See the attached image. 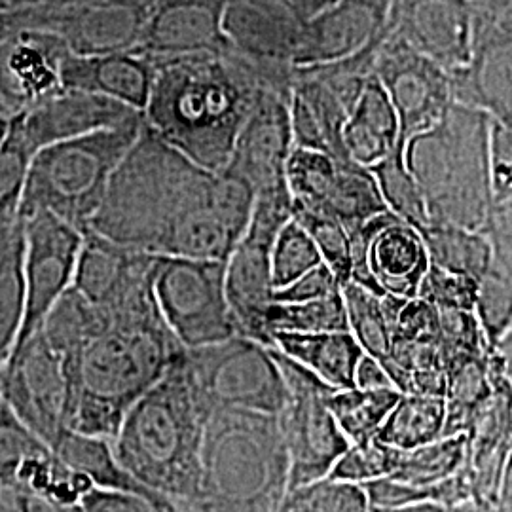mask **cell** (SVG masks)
<instances>
[{
    "label": "cell",
    "mask_w": 512,
    "mask_h": 512,
    "mask_svg": "<svg viewBox=\"0 0 512 512\" xmlns=\"http://www.w3.org/2000/svg\"><path fill=\"white\" fill-rule=\"evenodd\" d=\"M253 205L249 184L192 162L145 124L88 232L147 255L228 260Z\"/></svg>",
    "instance_id": "cell-1"
},
{
    "label": "cell",
    "mask_w": 512,
    "mask_h": 512,
    "mask_svg": "<svg viewBox=\"0 0 512 512\" xmlns=\"http://www.w3.org/2000/svg\"><path fill=\"white\" fill-rule=\"evenodd\" d=\"M107 311V323L71 357L69 429L112 440L131 406L183 357L152 287Z\"/></svg>",
    "instance_id": "cell-2"
},
{
    "label": "cell",
    "mask_w": 512,
    "mask_h": 512,
    "mask_svg": "<svg viewBox=\"0 0 512 512\" xmlns=\"http://www.w3.org/2000/svg\"><path fill=\"white\" fill-rule=\"evenodd\" d=\"M152 63L154 84L143 110L145 124L192 162L224 171L258 99L274 86L232 50Z\"/></svg>",
    "instance_id": "cell-3"
},
{
    "label": "cell",
    "mask_w": 512,
    "mask_h": 512,
    "mask_svg": "<svg viewBox=\"0 0 512 512\" xmlns=\"http://www.w3.org/2000/svg\"><path fill=\"white\" fill-rule=\"evenodd\" d=\"M184 353L131 406L110 442L139 484L181 509H192L200 497L203 439L211 412L188 376Z\"/></svg>",
    "instance_id": "cell-4"
},
{
    "label": "cell",
    "mask_w": 512,
    "mask_h": 512,
    "mask_svg": "<svg viewBox=\"0 0 512 512\" xmlns=\"http://www.w3.org/2000/svg\"><path fill=\"white\" fill-rule=\"evenodd\" d=\"M492 118L454 103L435 128L410 139L404 160L418 183L429 224L488 236L494 217Z\"/></svg>",
    "instance_id": "cell-5"
},
{
    "label": "cell",
    "mask_w": 512,
    "mask_h": 512,
    "mask_svg": "<svg viewBox=\"0 0 512 512\" xmlns=\"http://www.w3.org/2000/svg\"><path fill=\"white\" fill-rule=\"evenodd\" d=\"M291 459L277 416L219 410L207 421L202 486L192 512H275L289 494Z\"/></svg>",
    "instance_id": "cell-6"
},
{
    "label": "cell",
    "mask_w": 512,
    "mask_h": 512,
    "mask_svg": "<svg viewBox=\"0 0 512 512\" xmlns=\"http://www.w3.org/2000/svg\"><path fill=\"white\" fill-rule=\"evenodd\" d=\"M143 128L141 114L122 126L42 148L29 169L19 219L50 213L86 234Z\"/></svg>",
    "instance_id": "cell-7"
},
{
    "label": "cell",
    "mask_w": 512,
    "mask_h": 512,
    "mask_svg": "<svg viewBox=\"0 0 512 512\" xmlns=\"http://www.w3.org/2000/svg\"><path fill=\"white\" fill-rule=\"evenodd\" d=\"M184 365L207 410H239L279 416L287 403V384L268 348L245 336L213 346L186 349Z\"/></svg>",
    "instance_id": "cell-8"
},
{
    "label": "cell",
    "mask_w": 512,
    "mask_h": 512,
    "mask_svg": "<svg viewBox=\"0 0 512 512\" xmlns=\"http://www.w3.org/2000/svg\"><path fill=\"white\" fill-rule=\"evenodd\" d=\"M152 291L167 327L184 349L239 336L226 298V260L156 256Z\"/></svg>",
    "instance_id": "cell-9"
},
{
    "label": "cell",
    "mask_w": 512,
    "mask_h": 512,
    "mask_svg": "<svg viewBox=\"0 0 512 512\" xmlns=\"http://www.w3.org/2000/svg\"><path fill=\"white\" fill-rule=\"evenodd\" d=\"M274 357L287 384V403L277 421L291 459V492L329 478L332 467L351 444L329 408V397L338 389L321 382L279 349L274 348Z\"/></svg>",
    "instance_id": "cell-10"
},
{
    "label": "cell",
    "mask_w": 512,
    "mask_h": 512,
    "mask_svg": "<svg viewBox=\"0 0 512 512\" xmlns=\"http://www.w3.org/2000/svg\"><path fill=\"white\" fill-rule=\"evenodd\" d=\"M287 184L293 205L340 220L349 234L389 211L370 169L325 152L294 148Z\"/></svg>",
    "instance_id": "cell-11"
},
{
    "label": "cell",
    "mask_w": 512,
    "mask_h": 512,
    "mask_svg": "<svg viewBox=\"0 0 512 512\" xmlns=\"http://www.w3.org/2000/svg\"><path fill=\"white\" fill-rule=\"evenodd\" d=\"M0 399L52 450L69 431L65 363L40 330L12 351L0 376Z\"/></svg>",
    "instance_id": "cell-12"
},
{
    "label": "cell",
    "mask_w": 512,
    "mask_h": 512,
    "mask_svg": "<svg viewBox=\"0 0 512 512\" xmlns=\"http://www.w3.org/2000/svg\"><path fill=\"white\" fill-rule=\"evenodd\" d=\"M351 262L349 281L403 300L418 298L431 264L420 230L389 211L351 234Z\"/></svg>",
    "instance_id": "cell-13"
},
{
    "label": "cell",
    "mask_w": 512,
    "mask_h": 512,
    "mask_svg": "<svg viewBox=\"0 0 512 512\" xmlns=\"http://www.w3.org/2000/svg\"><path fill=\"white\" fill-rule=\"evenodd\" d=\"M374 74L397 112L401 143L435 128L454 101L452 76L433 59L391 37L385 23Z\"/></svg>",
    "instance_id": "cell-14"
},
{
    "label": "cell",
    "mask_w": 512,
    "mask_h": 512,
    "mask_svg": "<svg viewBox=\"0 0 512 512\" xmlns=\"http://www.w3.org/2000/svg\"><path fill=\"white\" fill-rule=\"evenodd\" d=\"M21 220L25 232V317L16 346L40 330L61 296L73 287L86 236L50 213Z\"/></svg>",
    "instance_id": "cell-15"
},
{
    "label": "cell",
    "mask_w": 512,
    "mask_h": 512,
    "mask_svg": "<svg viewBox=\"0 0 512 512\" xmlns=\"http://www.w3.org/2000/svg\"><path fill=\"white\" fill-rule=\"evenodd\" d=\"M18 29L54 33L76 55L128 52L139 46L148 10L120 0L57 8H16Z\"/></svg>",
    "instance_id": "cell-16"
},
{
    "label": "cell",
    "mask_w": 512,
    "mask_h": 512,
    "mask_svg": "<svg viewBox=\"0 0 512 512\" xmlns=\"http://www.w3.org/2000/svg\"><path fill=\"white\" fill-rule=\"evenodd\" d=\"M302 23L279 0H226L224 35L279 92L293 88L294 54Z\"/></svg>",
    "instance_id": "cell-17"
},
{
    "label": "cell",
    "mask_w": 512,
    "mask_h": 512,
    "mask_svg": "<svg viewBox=\"0 0 512 512\" xmlns=\"http://www.w3.org/2000/svg\"><path fill=\"white\" fill-rule=\"evenodd\" d=\"M452 86L456 103L512 126V8H473V55Z\"/></svg>",
    "instance_id": "cell-18"
},
{
    "label": "cell",
    "mask_w": 512,
    "mask_h": 512,
    "mask_svg": "<svg viewBox=\"0 0 512 512\" xmlns=\"http://www.w3.org/2000/svg\"><path fill=\"white\" fill-rule=\"evenodd\" d=\"M387 31L450 76L463 71L473 55V8L467 0H389Z\"/></svg>",
    "instance_id": "cell-19"
},
{
    "label": "cell",
    "mask_w": 512,
    "mask_h": 512,
    "mask_svg": "<svg viewBox=\"0 0 512 512\" xmlns=\"http://www.w3.org/2000/svg\"><path fill=\"white\" fill-rule=\"evenodd\" d=\"M283 228L251 217L243 238L226 260V298L238 334L268 348H274L266 325L268 311L274 306L272 247Z\"/></svg>",
    "instance_id": "cell-20"
},
{
    "label": "cell",
    "mask_w": 512,
    "mask_h": 512,
    "mask_svg": "<svg viewBox=\"0 0 512 512\" xmlns=\"http://www.w3.org/2000/svg\"><path fill=\"white\" fill-rule=\"evenodd\" d=\"M71 50L40 29H16L0 38V99L10 116L35 109L63 90Z\"/></svg>",
    "instance_id": "cell-21"
},
{
    "label": "cell",
    "mask_w": 512,
    "mask_h": 512,
    "mask_svg": "<svg viewBox=\"0 0 512 512\" xmlns=\"http://www.w3.org/2000/svg\"><path fill=\"white\" fill-rule=\"evenodd\" d=\"M289 99L291 95L272 88L262 93L224 169L249 184L255 196L287 186V164L294 150Z\"/></svg>",
    "instance_id": "cell-22"
},
{
    "label": "cell",
    "mask_w": 512,
    "mask_h": 512,
    "mask_svg": "<svg viewBox=\"0 0 512 512\" xmlns=\"http://www.w3.org/2000/svg\"><path fill=\"white\" fill-rule=\"evenodd\" d=\"M224 8L226 0H154L135 50L152 59L228 52Z\"/></svg>",
    "instance_id": "cell-23"
},
{
    "label": "cell",
    "mask_w": 512,
    "mask_h": 512,
    "mask_svg": "<svg viewBox=\"0 0 512 512\" xmlns=\"http://www.w3.org/2000/svg\"><path fill=\"white\" fill-rule=\"evenodd\" d=\"M389 0H338L302 25L294 69L344 61L384 33Z\"/></svg>",
    "instance_id": "cell-24"
},
{
    "label": "cell",
    "mask_w": 512,
    "mask_h": 512,
    "mask_svg": "<svg viewBox=\"0 0 512 512\" xmlns=\"http://www.w3.org/2000/svg\"><path fill=\"white\" fill-rule=\"evenodd\" d=\"M143 112L92 93L61 92L35 109L14 114L27 145L38 154L42 148L84 137L101 129L116 128Z\"/></svg>",
    "instance_id": "cell-25"
},
{
    "label": "cell",
    "mask_w": 512,
    "mask_h": 512,
    "mask_svg": "<svg viewBox=\"0 0 512 512\" xmlns=\"http://www.w3.org/2000/svg\"><path fill=\"white\" fill-rule=\"evenodd\" d=\"M156 256L86 232L73 289L101 310H112L152 285Z\"/></svg>",
    "instance_id": "cell-26"
},
{
    "label": "cell",
    "mask_w": 512,
    "mask_h": 512,
    "mask_svg": "<svg viewBox=\"0 0 512 512\" xmlns=\"http://www.w3.org/2000/svg\"><path fill=\"white\" fill-rule=\"evenodd\" d=\"M154 84L152 59L137 50L114 54L76 55L63 65V90L107 97L143 112Z\"/></svg>",
    "instance_id": "cell-27"
},
{
    "label": "cell",
    "mask_w": 512,
    "mask_h": 512,
    "mask_svg": "<svg viewBox=\"0 0 512 512\" xmlns=\"http://www.w3.org/2000/svg\"><path fill=\"white\" fill-rule=\"evenodd\" d=\"M289 112L294 147L325 152L336 160H349L344 147V128L351 110L325 82L306 69H294Z\"/></svg>",
    "instance_id": "cell-28"
},
{
    "label": "cell",
    "mask_w": 512,
    "mask_h": 512,
    "mask_svg": "<svg viewBox=\"0 0 512 512\" xmlns=\"http://www.w3.org/2000/svg\"><path fill=\"white\" fill-rule=\"evenodd\" d=\"M344 147L349 160L366 169L380 164L395 148L404 147L397 112L376 76L366 84L365 92L349 114Z\"/></svg>",
    "instance_id": "cell-29"
},
{
    "label": "cell",
    "mask_w": 512,
    "mask_h": 512,
    "mask_svg": "<svg viewBox=\"0 0 512 512\" xmlns=\"http://www.w3.org/2000/svg\"><path fill=\"white\" fill-rule=\"evenodd\" d=\"M54 452L57 458L65 461L76 473L88 476L95 488L141 495L164 512H179L181 509L173 501L150 492L129 475L120 459L116 458L109 439L84 435L69 429L57 440Z\"/></svg>",
    "instance_id": "cell-30"
},
{
    "label": "cell",
    "mask_w": 512,
    "mask_h": 512,
    "mask_svg": "<svg viewBox=\"0 0 512 512\" xmlns=\"http://www.w3.org/2000/svg\"><path fill=\"white\" fill-rule=\"evenodd\" d=\"M274 348L338 391L355 387V370L365 355L351 332L274 334Z\"/></svg>",
    "instance_id": "cell-31"
},
{
    "label": "cell",
    "mask_w": 512,
    "mask_h": 512,
    "mask_svg": "<svg viewBox=\"0 0 512 512\" xmlns=\"http://www.w3.org/2000/svg\"><path fill=\"white\" fill-rule=\"evenodd\" d=\"M488 357H465L446 363V425L444 439L467 435L494 397L492 366Z\"/></svg>",
    "instance_id": "cell-32"
},
{
    "label": "cell",
    "mask_w": 512,
    "mask_h": 512,
    "mask_svg": "<svg viewBox=\"0 0 512 512\" xmlns=\"http://www.w3.org/2000/svg\"><path fill=\"white\" fill-rule=\"evenodd\" d=\"M342 294L348 311L349 332L366 355L387 368L397 315L406 300L389 294L372 293L353 281L342 287Z\"/></svg>",
    "instance_id": "cell-33"
},
{
    "label": "cell",
    "mask_w": 512,
    "mask_h": 512,
    "mask_svg": "<svg viewBox=\"0 0 512 512\" xmlns=\"http://www.w3.org/2000/svg\"><path fill=\"white\" fill-rule=\"evenodd\" d=\"M23 220L0 224V376L18 344L25 317Z\"/></svg>",
    "instance_id": "cell-34"
},
{
    "label": "cell",
    "mask_w": 512,
    "mask_h": 512,
    "mask_svg": "<svg viewBox=\"0 0 512 512\" xmlns=\"http://www.w3.org/2000/svg\"><path fill=\"white\" fill-rule=\"evenodd\" d=\"M467 461L469 437H446L414 450H395L389 478L412 488H433L458 475Z\"/></svg>",
    "instance_id": "cell-35"
},
{
    "label": "cell",
    "mask_w": 512,
    "mask_h": 512,
    "mask_svg": "<svg viewBox=\"0 0 512 512\" xmlns=\"http://www.w3.org/2000/svg\"><path fill=\"white\" fill-rule=\"evenodd\" d=\"M446 401L429 395H401L376 440L395 450H414L444 439Z\"/></svg>",
    "instance_id": "cell-36"
},
{
    "label": "cell",
    "mask_w": 512,
    "mask_h": 512,
    "mask_svg": "<svg viewBox=\"0 0 512 512\" xmlns=\"http://www.w3.org/2000/svg\"><path fill=\"white\" fill-rule=\"evenodd\" d=\"M421 236L431 264L446 272L467 275L480 283L494 262V245L486 234L458 226L429 224Z\"/></svg>",
    "instance_id": "cell-37"
},
{
    "label": "cell",
    "mask_w": 512,
    "mask_h": 512,
    "mask_svg": "<svg viewBox=\"0 0 512 512\" xmlns=\"http://www.w3.org/2000/svg\"><path fill=\"white\" fill-rule=\"evenodd\" d=\"M397 387L340 389L329 397V408L349 444H365L378 437L387 416L401 399Z\"/></svg>",
    "instance_id": "cell-38"
},
{
    "label": "cell",
    "mask_w": 512,
    "mask_h": 512,
    "mask_svg": "<svg viewBox=\"0 0 512 512\" xmlns=\"http://www.w3.org/2000/svg\"><path fill=\"white\" fill-rule=\"evenodd\" d=\"M268 332L274 334H323V332H349L348 311L342 289L336 293L302 302L277 304L268 311Z\"/></svg>",
    "instance_id": "cell-39"
},
{
    "label": "cell",
    "mask_w": 512,
    "mask_h": 512,
    "mask_svg": "<svg viewBox=\"0 0 512 512\" xmlns=\"http://www.w3.org/2000/svg\"><path fill=\"white\" fill-rule=\"evenodd\" d=\"M37 154L12 116H0V224L18 222L29 169Z\"/></svg>",
    "instance_id": "cell-40"
},
{
    "label": "cell",
    "mask_w": 512,
    "mask_h": 512,
    "mask_svg": "<svg viewBox=\"0 0 512 512\" xmlns=\"http://www.w3.org/2000/svg\"><path fill=\"white\" fill-rule=\"evenodd\" d=\"M404 150V147L395 148L385 160L374 165L370 171L378 183L389 213L423 232L429 226V215L421 196L420 186L414 181L404 160Z\"/></svg>",
    "instance_id": "cell-41"
},
{
    "label": "cell",
    "mask_w": 512,
    "mask_h": 512,
    "mask_svg": "<svg viewBox=\"0 0 512 512\" xmlns=\"http://www.w3.org/2000/svg\"><path fill=\"white\" fill-rule=\"evenodd\" d=\"M475 315L495 351L512 329V274L495 255L490 270L478 283Z\"/></svg>",
    "instance_id": "cell-42"
},
{
    "label": "cell",
    "mask_w": 512,
    "mask_h": 512,
    "mask_svg": "<svg viewBox=\"0 0 512 512\" xmlns=\"http://www.w3.org/2000/svg\"><path fill=\"white\" fill-rule=\"evenodd\" d=\"M52 448L0 399V488L12 490L23 467Z\"/></svg>",
    "instance_id": "cell-43"
},
{
    "label": "cell",
    "mask_w": 512,
    "mask_h": 512,
    "mask_svg": "<svg viewBox=\"0 0 512 512\" xmlns=\"http://www.w3.org/2000/svg\"><path fill=\"white\" fill-rule=\"evenodd\" d=\"M275 512H372L365 488L325 478L291 490Z\"/></svg>",
    "instance_id": "cell-44"
},
{
    "label": "cell",
    "mask_w": 512,
    "mask_h": 512,
    "mask_svg": "<svg viewBox=\"0 0 512 512\" xmlns=\"http://www.w3.org/2000/svg\"><path fill=\"white\" fill-rule=\"evenodd\" d=\"M293 220H296L313 239L323 262L338 277L344 287L351 279V234L340 220L321 211H311L293 205Z\"/></svg>",
    "instance_id": "cell-45"
},
{
    "label": "cell",
    "mask_w": 512,
    "mask_h": 512,
    "mask_svg": "<svg viewBox=\"0 0 512 512\" xmlns=\"http://www.w3.org/2000/svg\"><path fill=\"white\" fill-rule=\"evenodd\" d=\"M323 264V256L310 234L291 220L279 232L272 247V283L275 291L289 287L296 279Z\"/></svg>",
    "instance_id": "cell-46"
},
{
    "label": "cell",
    "mask_w": 512,
    "mask_h": 512,
    "mask_svg": "<svg viewBox=\"0 0 512 512\" xmlns=\"http://www.w3.org/2000/svg\"><path fill=\"white\" fill-rule=\"evenodd\" d=\"M395 448L385 446L378 440L365 444H351L344 456L336 461L329 478L365 486L368 482L389 478L393 469Z\"/></svg>",
    "instance_id": "cell-47"
},
{
    "label": "cell",
    "mask_w": 512,
    "mask_h": 512,
    "mask_svg": "<svg viewBox=\"0 0 512 512\" xmlns=\"http://www.w3.org/2000/svg\"><path fill=\"white\" fill-rule=\"evenodd\" d=\"M478 281L467 275L446 272L435 264L421 281L418 298L433 304L439 310L475 311Z\"/></svg>",
    "instance_id": "cell-48"
},
{
    "label": "cell",
    "mask_w": 512,
    "mask_h": 512,
    "mask_svg": "<svg viewBox=\"0 0 512 512\" xmlns=\"http://www.w3.org/2000/svg\"><path fill=\"white\" fill-rule=\"evenodd\" d=\"M340 289H342V285H340L338 277L332 274V270L323 262L321 266L313 268L308 274L296 279L289 287L275 291L274 302L277 304H302V302H311V300L329 296Z\"/></svg>",
    "instance_id": "cell-49"
},
{
    "label": "cell",
    "mask_w": 512,
    "mask_h": 512,
    "mask_svg": "<svg viewBox=\"0 0 512 512\" xmlns=\"http://www.w3.org/2000/svg\"><path fill=\"white\" fill-rule=\"evenodd\" d=\"M80 505L84 512H164L141 495L103 488H93Z\"/></svg>",
    "instance_id": "cell-50"
},
{
    "label": "cell",
    "mask_w": 512,
    "mask_h": 512,
    "mask_svg": "<svg viewBox=\"0 0 512 512\" xmlns=\"http://www.w3.org/2000/svg\"><path fill=\"white\" fill-rule=\"evenodd\" d=\"M488 238L494 245L495 260L512 274V194L495 203Z\"/></svg>",
    "instance_id": "cell-51"
},
{
    "label": "cell",
    "mask_w": 512,
    "mask_h": 512,
    "mask_svg": "<svg viewBox=\"0 0 512 512\" xmlns=\"http://www.w3.org/2000/svg\"><path fill=\"white\" fill-rule=\"evenodd\" d=\"M355 387H359V389H389L395 385L391 382L382 363L365 353L355 370Z\"/></svg>",
    "instance_id": "cell-52"
},
{
    "label": "cell",
    "mask_w": 512,
    "mask_h": 512,
    "mask_svg": "<svg viewBox=\"0 0 512 512\" xmlns=\"http://www.w3.org/2000/svg\"><path fill=\"white\" fill-rule=\"evenodd\" d=\"M14 503L18 512H84L82 505H63L44 495L29 494V492H14Z\"/></svg>",
    "instance_id": "cell-53"
},
{
    "label": "cell",
    "mask_w": 512,
    "mask_h": 512,
    "mask_svg": "<svg viewBox=\"0 0 512 512\" xmlns=\"http://www.w3.org/2000/svg\"><path fill=\"white\" fill-rule=\"evenodd\" d=\"M279 2L304 25L310 19L319 16L321 12H325L330 6H334L338 0H279Z\"/></svg>",
    "instance_id": "cell-54"
},
{
    "label": "cell",
    "mask_w": 512,
    "mask_h": 512,
    "mask_svg": "<svg viewBox=\"0 0 512 512\" xmlns=\"http://www.w3.org/2000/svg\"><path fill=\"white\" fill-rule=\"evenodd\" d=\"M495 351H497V355H499V359H501V363H503L505 376H507V380H509L512 385V329L509 330V334L499 342V346H497Z\"/></svg>",
    "instance_id": "cell-55"
},
{
    "label": "cell",
    "mask_w": 512,
    "mask_h": 512,
    "mask_svg": "<svg viewBox=\"0 0 512 512\" xmlns=\"http://www.w3.org/2000/svg\"><path fill=\"white\" fill-rule=\"evenodd\" d=\"M372 512H450V509L437 505V503H416L401 509H372Z\"/></svg>",
    "instance_id": "cell-56"
},
{
    "label": "cell",
    "mask_w": 512,
    "mask_h": 512,
    "mask_svg": "<svg viewBox=\"0 0 512 512\" xmlns=\"http://www.w3.org/2000/svg\"><path fill=\"white\" fill-rule=\"evenodd\" d=\"M16 29H18V21L14 16V10L0 12V38L8 35L10 31H16Z\"/></svg>",
    "instance_id": "cell-57"
},
{
    "label": "cell",
    "mask_w": 512,
    "mask_h": 512,
    "mask_svg": "<svg viewBox=\"0 0 512 512\" xmlns=\"http://www.w3.org/2000/svg\"><path fill=\"white\" fill-rule=\"evenodd\" d=\"M473 8H492V10H505L512 8V0H467Z\"/></svg>",
    "instance_id": "cell-58"
},
{
    "label": "cell",
    "mask_w": 512,
    "mask_h": 512,
    "mask_svg": "<svg viewBox=\"0 0 512 512\" xmlns=\"http://www.w3.org/2000/svg\"><path fill=\"white\" fill-rule=\"evenodd\" d=\"M0 512H18L16 503H14V495L6 488H0Z\"/></svg>",
    "instance_id": "cell-59"
},
{
    "label": "cell",
    "mask_w": 512,
    "mask_h": 512,
    "mask_svg": "<svg viewBox=\"0 0 512 512\" xmlns=\"http://www.w3.org/2000/svg\"><path fill=\"white\" fill-rule=\"evenodd\" d=\"M12 10V0H0V12Z\"/></svg>",
    "instance_id": "cell-60"
},
{
    "label": "cell",
    "mask_w": 512,
    "mask_h": 512,
    "mask_svg": "<svg viewBox=\"0 0 512 512\" xmlns=\"http://www.w3.org/2000/svg\"><path fill=\"white\" fill-rule=\"evenodd\" d=\"M0 116H10L6 109H4V105H2V99H0Z\"/></svg>",
    "instance_id": "cell-61"
}]
</instances>
